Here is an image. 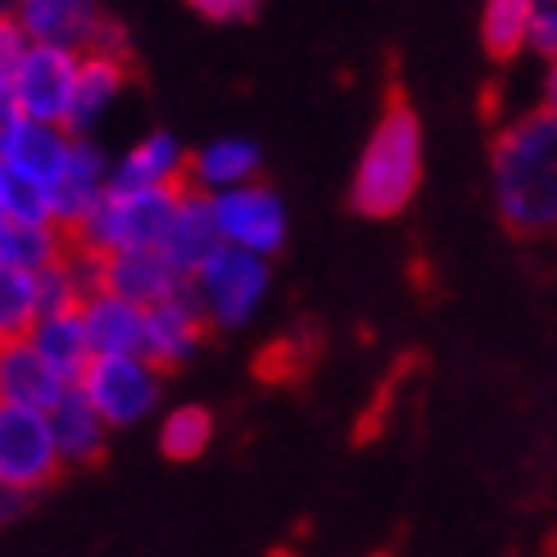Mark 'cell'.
Listing matches in <instances>:
<instances>
[{"label": "cell", "mask_w": 557, "mask_h": 557, "mask_svg": "<svg viewBox=\"0 0 557 557\" xmlns=\"http://www.w3.org/2000/svg\"><path fill=\"white\" fill-rule=\"evenodd\" d=\"M557 119L553 104L498 132L494 141V195L508 232L544 236L557 218Z\"/></svg>", "instance_id": "6da1fadb"}, {"label": "cell", "mask_w": 557, "mask_h": 557, "mask_svg": "<svg viewBox=\"0 0 557 557\" xmlns=\"http://www.w3.org/2000/svg\"><path fill=\"white\" fill-rule=\"evenodd\" d=\"M417 182H422V127L404 100H389L381 127L358 159L354 209L368 218H395L417 195Z\"/></svg>", "instance_id": "7a4b0ae2"}, {"label": "cell", "mask_w": 557, "mask_h": 557, "mask_svg": "<svg viewBox=\"0 0 557 557\" xmlns=\"http://www.w3.org/2000/svg\"><path fill=\"white\" fill-rule=\"evenodd\" d=\"M182 200V186H150V190H104L100 205L77 222L69 236L87 255H123V249H159L163 232L173 222V209Z\"/></svg>", "instance_id": "3957f363"}, {"label": "cell", "mask_w": 557, "mask_h": 557, "mask_svg": "<svg viewBox=\"0 0 557 557\" xmlns=\"http://www.w3.org/2000/svg\"><path fill=\"white\" fill-rule=\"evenodd\" d=\"M186 286H190V299H195V309H200L205 326L236 331L255 318L259 299L268 290V263L259 255L222 245Z\"/></svg>", "instance_id": "277c9868"}, {"label": "cell", "mask_w": 557, "mask_h": 557, "mask_svg": "<svg viewBox=\"0 0 557 557\" xmlns=\"http://www.w3.org/2000/svg\"><path fill=\"white\" fill-rule=\"evenodd\" d=\"M159 368L141 354H96L87 372L77 376V389L100 412L104 426H136L159 404Z\"/></svg>", "instance_id": "5b68a950"}, {"label": "cell", "mask_w": 557, "mask_h": 557, "mask_svg": "<svg viewBox=\"0 0 557 557\" xmlns=\"http://www.w3.org/2000/svg\"><path fill=\"white\" fill-rule=\"evenodd\" d=\"M60 476V454L46 426V412L0 404V485L14 494H41Z\"/></svg>", "instance_id": "8992f818"}, {"label": "cell", "mask_w": 557, "mask_h": 557, "mask_svg": "<svg viewBox=\"0 0 557 557\" xmlns=\"http://www.w3.org/2000/svg\"><path fill=\"white\" fill-rule=\"evenodd\" d=\"M209 205H213L222 245L245 249V255H259V259L276 255L286 245V205L276 190L245 182V186L209 195Z\"/></svg>", "instance_id": "52a82bcc"}, {"label": "cell", "mask_w": 557, "mask_h": 557, "mask_svg": "<svg viewBox=\"0 0 557 557\" xmlns=\"http://www.w3.org/2000/svg\"><path fill=\"white\" fill-rule=\"evenodd\" d=\"M73 82H77V54L60 46H27L10 77V96L18 104L23 119L33 123H54L64 127L69 100H73Z\"/></svg>", "instance_id": "ba28073f"}, {"label": "cell", "mask_w": 557, "mask_h": 557, "mask_svg": "<svg viewBox=\"0 0 557 557\" xmlns=\"http://www.w3.org/2000/svg\"><path fill=\"white\" fill-rule=\"evenodd\" d=\"M104 186H109V163H104V154H100L96 146H87V141H77V136H73L69 163L60 169V177L46 186L50 227H54V232H64V236H73V232H77V222L100 205Z\"/></svg>", "instance_id": "9c48e42d"}, {"label": "cell", "mask_w": 557, "mask_h": 557, "mask_svg": "<svg viewBox=\"0 0 557 557\" xmlns=\"http://www.w3.org/2000/svg\"><path fill=\"white\" fill-rule=\"evenodd\" d=\"M222 249V236H218V222H213V205L205 190H186L182 186V200L173 209V222L169 232L159 240V255L169 263L182 282H190L213 255Z\"/></svg>", "instance_id": "30bf717a"}, {"label": "cell", "mask_w": 557, "mask_h": 557, "mask_svg": "<svg viewBox=\"0 0 557 557\" xmlns=\"http://www.w3.org/2000/svg\"><path fill=\"white\" fill-rule=\"evenodd\" d=\"M200 341H205V318H200V309H195L190 286H182L177 295L159 299V304H150V309H146L141 358H150L159 372L182 368L186 358L200 349Z\"/></svg>", "instance_id": "8fae6325"}, {"label": "cell", "mask_w": 557, "mask_h": 557, "mask_svg": "<svg viewBox=\"0 0 557 557\" xmlns=\"http://www.w3.org/2000/svg\"><path fill=\"white\" fill-rule=\"evenodd\" d=\"M14 23L33 46H60L82 54L100 23L96 0H18Z\"/></svg>", "instance_id": "7c38bea8"}, {"label": "cell", "mask_w": 557, "mask_h": 557, "mask_svg": "<svg viewBox=\"0 0 557 557\" xmlns=\"http://www.w3.org/2000/svg\"><path fill=\"white\" fill-rule=\"evenodd\" d=\"M46 426L54 440V454H60V467H91L104 454L109 426L100 422V412L87 404L77 385H64V395L46 408Z\"/></svg>", "instance_id": "4fadbf2b"}, {"label": "cell", "mask_w": 557, "mask_h": 557, "mask_svg": "<svg viewBox=\"0 0 557 557\" xmlns=\"http://www.w3.org/2000/svg\"><path fill=\"white\" fill-rule=\"evenodd\" d=\"M186 282L163 263L159 249H123V255H109L100 259V290L119 295V299H132L150 309V304L177 295Z\"/></svg>", "instance_id": "5bb4252c"}, {"label": "cell", "mask_w": 557, "mask_h": 557, "mask_svg": "<svg viewBox=\"0 0 557 557\" xmlns=\"http://www.w3.org/2000/svg\"><path fill=\"white\" fill-rule=\"evenodd\" d=\"M82 331H87L91 358L96 354H141V336H146V309L132 299H119L109 290H96L77 304Z\"/></svg>", "instance_id": "9a60e30c"}, {"label": "cell", "mask_w": 557, "mask_h": 557, "mask_svg": "<svg viewBox=\"0 0 557 557\" xmlns=\"http://www.w3.org/2000/svg\"><path fill=\"white\" fill-rule=\"evenodd\" d=\"M69 150H73V136H69L64 127L23 119V127L14 132L10 150L0 154V169L46 190L54 177H60V169H64V163H69Z\"/></svg>", "instance_id": "2e32d148"}, {"label": "cell", "mask_w": 557, "mask_h": 557, "mask_svg": "<svg viewBox=\"0 0 557 557\" xmlns=\"http://www.w3.org/2000/svg\"><path fill=\"white\" fill-rule=\"evenodd\" d=\"M127 82V60H109V54H91L82 50L77 54V82H73V100H69V114H64V132L77 136L87 132L109 104L119 100Z\"/></svg>", "instance_id": "e0dca14e"}, {"label": "cell", "mask_w": 557, "mask_h": 557, "mask_svg": "<svg viewBox=\"0 0 557 557\" xmlns=\"http://www.w3.org/2000/svg\"><path fill=\"white\" fill-rule=\"evenodd\" d=\"M60 395H64V381L41 363L33 345L27 341H0V404L46 412Z\"/></svg>", "instance_id": "ac0fdd59"}, {"label": "cell", "mask_w": 557, "mask_h": 557, "mask_svg": "<svg viewBox=\"0 0 557 557\" xmlns=\"http://www.w3.org/2000/svg\"><path fill=\"white\" fill-rule=\"evenodd\" d=\"M23 341L37 349V358H41V363H46L54 376H60L64 385H77V376L87 372V363H91V345H87V331H82L77 309L37 318L33 326H27Z\"/></svg>", "instance_id": "d6986e66"}, {"label": "cell", "mask_w": 557, "mask_h": 557, "mask_svg": "<svg viewBox=\"0 0 557 557\" xmlns=\"http://www.w3.org/2000/svg\"><path fill=\"white\" fill-rule=\"evenodd\" d=\"M186 182V150L173 141L169 132L146 136L136 150H127V159L109 173L104 190H150V186H182Z\"/></svg>", "instance_id": "ffe728a7"}, {"label": "cell", "mask_w": 557, "mask_h": 557, "mask_svg": "<svg viewBox=\"0 0 557 557\" xmlns=\"http://www.w3.org/2000/svg\"><path fill=\"white\" fill-rule=\"evenodd\" d=\"M259 159H263V154H259V146H255V141H240V136H227V141H213V146H205L195 159H186L190 190L218 195V190H232V186L255 182Z\"/></svg>", "instance_id": "44dd1931"}, {"label": "cell", "mask_w": 557, "mask_h": 557, "mask_svg": "<svg viewBox=\"0 0 557 557\" xmlns=\"http://www.w3.org/2000/svg\"><path fill=\"white\" fill-rule=\"evenodd\" d=\"M64 245H69V236L54 232V227H27V222L0 218V263H10V268L37 272V268L60 259Z\"/></svg>", "instance_id": "7402d4cb"}, {"label": "cell", "mask_w": 557, "mask_h": 557, "mask_svg": "<svg viewBox=\"0 0 557 557\" xmlns=\"http://www.w3.org/2000/svg\"><path fill=\"white\" fill-rule=\"evenodd\" d=\"M37 322V282L27 268L0 263V341H23Z\"/></svg>", "instance_id": "603a6c76"}, {"label": "cell", "mask_w": 557, "mask_h": 557, "mask_svg": "<svg viewBox=\"0 0 557 557\" xmlns=\"http://www.w3.org/2000/svg\"><path fill=\"white\" fill-rule=\"evenodd\" d=\"M535 0H485L481 14V41L494 60H512L525 41V18H531Z\"/></svg>", "instance_id": "cb8c5ba5"}, {"label": "cell", "mask_w": 557, "mask_h": 557, "mask_svg": "<svg viewBox=\"0 0 557 557\" xmlns=\"http://www.w3.org/2000/svg\"><path fill=\"white\" fill-rule=\"evenodd\" d=\"M209 440H213V417L205 408H173L169 417H163V426H159V449L169 454L173 462H190V458H200L209 449Z\"/></svg>", "instance_id": "d4e9b609"}, {"label": "cell", "mask_w": 557, "mask_h": 557, "mask_svg": "<svg viewBox=\"0 0 557 557\" xmlns=\"http://www.w3.org/2000/svg\"><path fill=\"white\" fill-rule=\"evenodd\" d=\"M0 205H5L10 222H27V227H50V209H46V190L23 182L14 173L0 169Z\"/></svg>", "instance_id": "484cf974"}, {"label": "cell", "mask_w": 557, "mask_h": 557, "mask_svg": "<svg viewBox=\"0 0 557 557\" xmlns=\"http://www.w3.org/2000/svg\"><path fill=\"white\" fill-rule=\"evenodd\" d=\"M33 282H37V318H46V313H69V309H77V304H82L73 276H69V268H64V255L54 259V263H46V268H37Z\"/></svg>", "instance_id": "4316f807"}, {"label": "cell", "mask_w": 557, "mask_h": 557, "mask_svg": "<svg viewBox=\"0 0 557 557\" xmlns=\"http://www.w3.org/2000/svg\"><path fill=\"white\" fill-rule=\"evenodd\" d=\"M521 46H535L544 60H553V50H557V5H553V0H535V5H531Z\"/></svg>", "instance_id": "83f0119b"}, {"label": "cell", "mask_w": 557, "mask_h": 557, "mask_svg": "<svg viewBox=\"0 0 557 557\" xmlns=\"http://www.w3.org/2000/svg\"><path fill=\"white\" fill-rule=\"evenodd\" d=\"M27 46L33 41L23 37V27L14 18H0V87H10V77L18 69V60L27 54Z\"/></svg>", "instance_id": "f1b7e54d"}, {"label": "cell", "mask_w": 557, "mask_h": 557, "mask_svg": "<svg viewBox=\"0 0 557 557\" xmlns=\"http://www.w3.org/2000/svg\"><path fill=\"white\" fill-rule=\"evenodd\" d=\"M190 5L213 23H240V18H255L259 0H190Z\"/></svg>", "instance_id": "f546056e"}, {"label": "cell", "mask_w": 557, "mask_h": 557, "mask_svg": "<svg viewBox=\"0 0 557 557\" xmlns=\"http://www.w3.org/2000/svg\"><path fill=\"white\" fill-rule=\"evenodd\" d=\"M23 127V114H18V104H14V96H10V87H0V154L10 150V141H14V132Z\"/></svg>", "instance_id": "4dcf8cb0"}, {"label": "cell", "mask_w": 557, "mask_h": 557, "mask_svg": "<svg viewBox=\"0 0 557 557\" xmlns=\"http://www.w3.org/2000/svg\"><path fill=\"white\" fill-rule=\"evenodd\" d=\"M23 504H27L23 494H14V490H5V485H0V525H5V521H14V517L23 512Z\"/></svg>", "instance_id": "1f68e13d"}, {"label": "cell", "mask_w": 557, "mask_h": 557, "mask_svg": "<svg viewBox=\"0 0 557 557\" xmlns=\"http://www.w3.org/2000/svg\"><path fill=\"white\" fill-rule=\"evenodd\" d=\"M14 5L18 0H0V18H14Z\"/></svg>", "instance_id": "d6a6232c"}, {"label": "cell", "mask_w": 557, "mask_h": 557, "mask_svg": "<svg viewBox=\"0 0 557 557\" xmlns=\"http://www.w3.org/2000/svg\"><path fill=\"white\" fill-rule=\"evenodd\" d=\"M0 218H5V205H0Z\"/></svg>", "instance_id": "836d02e7"}]
</instances>
